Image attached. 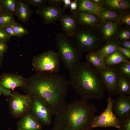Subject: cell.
<instances>
[{"label": "cell", "mask_w": 130, "mask_h": 130, "mask_svg": "<svg viewBox=\"0 0 130 130\" xmlns=\"http://www.w3.org/2000/svg\"><path fill=\"white\" fill-rule=\"evenodd\" d=\"M105 3L110 8L117 10H125L129 8V2L124 0H106Z\"/></svg>", "instance_id": "obj_26"}, {"label": "cell", "mask_w": 130, "mask_h": 130, "mask_svg": "<svg viewBox=\"0 0 130 130\" xmlns=\"http://www.w3.org/2000/svg\"><path fill=\"white\" fill-rule=\"evenodd\" d=\"M18 0H0V6L3 12L15 15Z\"/></svg>", "instance_id": "obj_23"}, {"label": "cell", "mask_w": 130, "mask_h": 130, "mask_svg": "<svg viewBox=\"0 0 130 130\" xmlns=\"http://www.w3.org/2000/svg\"><path fill=\"white\" fill-rule=\"evenodd\" d=\"M121 16L115 12L101 7L99 17L102 20L107 22L117 20Z\"/></svg>", "instance_id": "obj_25"}, {"label": "cell", "mask_w": 130, "mask_h": 130, "mask_svg": "<svg viewBox=\"0 0 130 130\" xmlns=\"http://www.w3.org/2000/svg\"><path fill=\"white\" fill-rule=\"evenodd\" d=\"M59 20L64 33L69 37L72 35L77 28V23L74 15L64 14Z\"/></svg>", "instance_id": "obj_15"}, {"label": "cell", "mask_w": 130, "mask_h": 130, "mask_svg": "<svg viewBox=\"0 0 130 130\" xmlns=\"http://www.w3.org/2000/svg\"><path fill=\"white\" fill-rule=\"evenodd\" d=\"M10 26L13 29L17 37H20L28 33L27 29L15 21Z\"/></svg>", "instance_id": "obj_28"}, {"label": "cell", "mask_w": 130, "mask_h": 130, "mask_svg": "<svg viewBox=\"0 0 130 130\" xmlns=\"http://www.w3.org/2000/svg\"><path fill=\"white\" fill-rule=\"evenodd\" d=\"M30 113L43 126L51 124L53 112L49 105L39 98L32 97Z\"/></svg>", "instance_id": "obj_9"}, {"label": "cell", "mask_w": 130, "mask_h": 130, "mask_svg": "<svg viewBox=\"0 0 130 130\" xmlns=\"http://www.w3.org/2000/svg\"><path fill=\"white\" fill-rule=\"evenodd\" d=\"M73 14L75 18L77 23L86 25L93 26L96 24L98 21L96 15L88 13L78 12Z\"/></svg>", "instance_id": "obj_17"}, {"label": "cell", "mask_w": 130, "mask_h": 130, "mask_svg": "<svg viewBox=\"0 0 130 130\" xmlns=\"http://www.w3.org/2000/svg\"><path fill=\"white\" fill-rule=\"evenodd\" d=\"M112 108L114 114L119 119L130 116V95H119L114 99Z\"/></svg>", "instance_id": "obj_12"}, {"label": "cell", "mask_w": 130, "mask_h": 130, "mask_svg": "<svg viewBox=\"0 0 130 130\" xmlns=\"http://www.w3.org/2000/svg\"><path fill=\"white\" fill-rule=\"evenodd\" d=\"M48 4H51L60 6L63 3L62 0H46Z\"/></svg>", "instance_id": "obj_41"}, {"label": "cell", "mask_w": 130, "mask_h": 130, "mask_svg": "<svg viewBox=\"0 0 130 130\" xmlns=\"http://www.w3.org/2000/svg\"><path fill=\"white\" fill-rule=\"evenodd\" d=\"M65 10L60 6L48 4L40 8L38 12L43 18L45 23L52 24L59 20Z\"/></svg>", "instance_id": "obj_11"}, {"label": "cell", "mask_w": 130, "mask_h": 130, "mask_svg": "<svg viewBox=\"0 0 130 130\" xmlns=\"http://www.w3.org/2000/svg\"><path fill=\"white\" fill-rule=\"evenodd\" d=\"M77 11L74 13L78 12H84L94 14L99 17L101 7L92 1L89 0H77Z\"/></svg>", "instance_id": "obj_16"}, {"label": "cell", "mask_w": 130, "mask_h": 130, "mask_svg": "<svg viewBox=\"0 0 130 130\" xmlns=\"http://www.w3.org/2000/svg\"><path fill=\"white\" fill-rule=\"evenodd\" d=\"M7 35L10 37L12 36H17L12 28L10 26H8L3 27Z\"/></svg>", "instance_id": "obj_36"}, {"label": "cell", "mask_w": 130, "mask_h": 130, "mask_svg": "<svg viewBox=\"0 0 130 130\" xmlns=\"http://www.w3.org/2000/svg\"><path fill=\"white\" fill-rule=\"evenodd\" d=\"M13 16L3 12L0 15V27H3L13 24L15 21Z\"/></svg>", "instance_id": "obj_27"}, {"label": "cell", "mask_w": 130, "mask_h": 130, "mask_svg": "<svg viewBox=\"0 0 130 130\" xmlns=\"http://www.w3.org/2000/svg\"><path fill=\"white\" fill-rule=\"evenodd\" d=\"M96 111L94 104L81 99L66 103L54 115L52 130H92Z\"/></svg>", "instance_id": "obj_2"}, {"label": "cell", "mask_w": 130, "mask_h": 130, "mask_svg": "<svg viewBox=\"0 0 130 130\" xmlns=\"http://www.w3.org/2000/svg\"><path fill=\"white\" fill-rule=\"evenodd\" d=\"M60 59L57 52L49 50L34 56L32 65L36 72L57 73L60 69Z\"/></svg>", "instance_id": "obj_5"}, {"label": "cell", "mask_w": 130, "mask_h": 130, "mask_svg": "<svg viewBox=\"0 0 130 130\" xmlns=\"http://www.w3.org/2000/svg\"><path fill=\"white\" fill-rule=\"evenodd\" d=\"M77 0L72 1L69 7L70 11L73 14V12L77 10Z\"/></svg>", "instance_id": "obj_38"}, {"label": "cell", "mask_w": 130, "mask_h": 130, "mask_svg": "<svg viewBox=\"0 0 130 130\" xmlns=\"http://www.w3.org/2000/svg\"><path fill=\"white\" fill-rule=\"evenodd\" d=\"M65 77L57 73L36 72L26 78L22 87L25 94L36 97L48 104L55 115L66 103L69 85Z\"/></svg>", "instance_id": "obj_1"}, {"label": "cell", "mask_w": 130, "mask_h": 130, "mask_svg": "<svg viewBox=\"0 0 130 130\" xmlns=\"http://www.w3.org/2000/svg\"><path fill=\"white\" fill-rule=\"evenodd\" d=\"M8 48L7 41L0 40V56H4Z\"/></svg>", "instance_id": "obj_32"}, {"label": "cell", "mask_w": 130, "mask_h": 130, "mask_svg": "<svg viewBox=\"0 0 130 130\" xmlns=\"http://www.w3.org/2000/svg\"><path fill=\"white\" fill-rule=\"evenodd\" d=\"M63 2L64 3L63 6V8L65 9L69 7L72 1L71 0H62Z\"/></svg>", "instance_id": "obj_42"}, {"label": "cell", "mask_w": 130, "mask_h": 130, "mask_svg": "<svg viewBox=\"0 0 130 130\" xmlns=\"http://www.w3.org/2000/svg\"><path fill=\"white\" fill-rule=\"evenodd\" d=\"M42 126L29 112L21 117L17 124V130H42Z\"/></svg>", "instance_id": "obj_14"}, {"label": "cell", "mask_w": 130, "mask_h": 130, "mask_svg": "<svg viewBox=\"0 0 130 130\" xmlns=\"http://www.w3.org/2000/svg\"><path fill=\"white\" fill-rule=\"evenodd\" d=\"M119 46V41L114 40L110 41L95 52L104 59L106 57L117 50Z\"/></svg>", "instance_id": "obj_21"}, {"label": "cell", "mask_w": 130, "mask_h": 130, "mask_svg": "<svg viewBox=\"0 0 130 130\" xmlns=\"http://www.w3.org/2000/svg\"><path fill=\"white\" fill-rule=\"evenodd\" d=\"M122 21L124 23L129 26L130 25V14L121 17Z\"/></svg>", "instance_id": "obj_39"}, {"label": "cell", "mask_w": 130, "mask_h": 130, "mask_svg": "<svg viewBox=\"0 0 130 130\" xmlns=\"http://www.w3.org/2000/svg\"><path fill=\"white\" fill-rule=\"evenodd\" d=\"M114 99L109 96L107 100L106 108L100 114L95 116L92 124L93 129L97 127H113L118 129L120 128V120L114 114L112 110Z\"/></svg>", "instance_id": "obj_8"}, {"label": "cell", "mask_w": 130, "mask_h": 130, "mask_svg": "<svg viewBox=\"0 0 130 130\" xmlns=\"http://www.w3.org/2000/svg\"><path fill=\"white\" fill-rule=\"evenodd\" d=\"M118 130H130V116L120 119Z\"/></svg>", "instance_id": "obj_30"}, {"label": "cell", "mask_w": 130, "mask_h": 130, "mask_svg": "<svg viewBox=\"0 0 130 130\" xmlns=\"http://www.w3.org/2000/svg\"><path fill=\"white\" fill-rule=\"evenodd\" d=\"M104 60L106 66L116 65L123 62H130L128 59L117 50L105 57Z\"/></svg>", "instance_id": "obj_19"}, {"label": "cell", "mask_w": 130, "mask_h": 130, "mask_svg": "<svg viewBox=\"0 0 130 130\" xmlns=\"http://www.w3.org/2000/svg\"><path fill=\"white\" fill-rule=\"evenodd\" d=\"M118 68L121 75L130 79V62H123L117 65Z\"/></svg>", "instance_id": "obj_29"}, {"label": "cell", "mask_w": 130, "mask_h": 130, "mask_svg": "<svg viewBox=\"0 0 130 130\" xmlns=\"http://www.w3.org/2000/svg\"><path fill=\"white\" fill-rule=\"evenodd\" d=\"M81 52H89L95 47L99 39L92 31L85 29L76 28L73 34L69 37Z\"/></svg>", "instance_id": "obj_7"}, {"label": "cell", "mask_w": 130, "mask_h": 130, "mask_svg": "<svg viewBox=\"0 0 130 130\" xmlns=\"http://www.w3.org/2000/svg\"><path fill=\"white\" fill-rule=\"evenodd\" d=\"M118 28L117 23L113 22H105L103 25L101 32L106 40H108L115 33Z\"/></svg>", "instance_id": "obj_22"}, {"label": "cell", "mask_w": 130, "mask_h": 130, "mask_svg": "<svg viewBox=\"0 0 130 130\" xmlns=\"http://www.w3.org/2000/svg\"><path fill=\"white\" fill-rule=\"evenodd\" d=\"M11 91L6 90L0 85V95L3 94L5 96H9L11 94Z\"/></svg>", "instance_id": "obj_40"}, {"label": "cell", "mask_w": 130, "mask_h": 130, "mask_svg": "<svg viewBox=\"0 0 130 130\" xmlns=\"http://www.w3.org/2000/svg\"><path fill=\"white\" fill-rule=\"evenodd\" d=\"M119 46L122 47L130 50V41L128 40H122L119 41Z\"/></svg>", "instance_id": "obj_37"}, {"label": "cell", "mask_w": 130, "mask_h": 130, "mask_svg": "<svg viewBox=\"0 0 130 130\" xmlns=\"http://www.w3.org/2000/svg\"><path fill=\"white\" fill-rule=\"evenodd\" d=\"M31 13V9L26 2L25 0H18L15 14L18 18L25 23L29 19Z\"/></svg>", "instance_id": "obj_18"}, {"label": "cell", "mask_w": 130, "mask_h": 130, "mask_svg": "<svg viewBox=\"0 0 130 130\" xmlns=\"http://www.w3.org/2000/svg\"><path fill=\"white\" fill-rule=\"evenodd\" d=\"M69 72V85L81 99L88 101L103 97L105 90L99 72L91 64L80 61Z\"/></svg>", "instance_id": "obj_3"}, {"label": "cell", "mask_w": 130, "mask_h": 130, "mask_svg": "<svg viewBox=\"0 0 130 130\" xmlns=\"http://www.w3.org/2000/svg\"><path fill=\"white\" fill-rule=\"evenodd\" d=\"M26 81V78L20 75L5 73L0 76V85L8 90L22 87L25 85Z\"/></svg>", "instance_id": "obj_13"}, {"label": "cell", "mask_w": 130, "mask_h": 130, "mask_svg": "<svg viewBox=\"0 0 130 130\" xmlns=\"http://www.w3.org/2000/svg\"><path fill=\"white\" fill-rule=\"evenodd\" d=\"M4 56H0V68L1 67L3 59Z\"/></svg>", "instance_id": "obj_44"}, {"label": "cell", "mask_w": 130, "mask_h": 130, "mask_svg": "<svg viewBox=\"0 0 130 130\" xmlns=\"http://www.w3.org/2000/svg\"><path fill=\"white\" fill-rule=\"evenodd\" d=\"M104 70L99 72L105 89L110 95L117 94L118 84L121 75L117 65L106 66Z\"/></svg>", "instance_id": "obj_10"}, {"label": "cell", "mask_w": 130, "mask_h": 130, "mask_svg": "<svg viewBox=\"0 0 130 130\" xmlns=\"http://www.w3.org/2000/svg\"><path fill=\"white\" fill-rule=\"evenodd\" d=\"M28 4L41 8L46 5V0H25Z\"/></svg>", "instance_id": "obj_31"}, {"label": "cell", "mask_w": 130, "mask_h": 130, "mask_svg": "<svg viewBox=\"0 0 130 130\" xmlns=\"http://www.w3.org/2000/svg\"><path fill=\"white\" fill-rule=\"evenodd\" d=\"M92 1L96 4L99 6H100V5L102 4V2L103 1L102 0H92Z\"/></svg>", "instance_id": "obj_43"}, {"label": "cell", "mask_w": 130, "mask_h": 130, "mask_svg": "<svg viewBox=\"0 0 130 130\" xmlns=\"http://www.w3.org/2000/svg\"><path fill=\"white\" fill-rule=\"evenodd\" d=\"M117 50L120 51L128 59H130V50L124 48L119 46Z\"/></svg>", "instance_id": "obj_35"}, {"label": "cell", "mask_w": 130, "mask_h": 130, "mask_svg": "<svg viewBox=\"0 0 130 130\" xmlns=\"http://www.w3.org/2000/svg\"><path fill=\"white\" fill-rule=\"evenodd\" d=\"M3 11L1 8L0 6V15L1 14L3 13Z\"/></svg>", "instance_id": "obj_45"}, {"label": "cell", "mask_w": 130, "mask_h": 130, "mask_svg": "<svg viewBox=\"0 0 130 130\" xmlns=\"http://www.w3.org/2000/svg\"><path fill=\"white\" fill-rule=\"evenodd\" d=\"M32 97L13 91L9 96V107L11 114L14 117L20 118L30 112Z\"/></svg>", "instance_id": "obj_6"}, {"label": "cell", "mask_w": 130, "mask_h": 130, "mask_svg": "<svg viewBox=\"0 0 130 130\" xmlns=\"http://www.w3.org/2000/svg\"></svg>", "instance_id": "obj_46"}, {"label": "cell", "mask_w": 130, "mask_h": 130, "mask_svg": "<svg viewBox=\"0 0 130 130\" xmlns=\"http://www.w3.org/2000/svg\"><path fill=\"white\" fill-rule=\"evenodd\" d=\"M11 37L6 33L3 27H0V40L9 41Z\"/></svg>", "instance_id": "obj_33"}, {"label": "cell", "mask_w": 130, "mask_h": 130, "mask_svg": "<svg viewBox=\"0 0 130 130\" xmlns=\"http://www.w3.org/2000/svg\"><path fill=\"white\" fill-rule=\"evenodd\" d=\"M55 42L60 60L65 69L70 72L80 61L81 52L70 38L64 33L57 34Z\"/></svg>", "instance_id": "obj_4"}, {"label": "cell", "mask_w": 130, "mask_h": 130, "mask_svg": "<svg viewBox=\"0 0 130 130\" xmlns=\"http://www.w3.org/2000/svg\"><path fill=\"white\" fill-rule=\"evenodd\" d=\"M130 37V32L127 30H124L121 32L119 34V38L122 40H128Z\"/></svg>", "instance_id": "obj_34"}, {"label": "cell", "mask_w": 130, "mask_h": 130, "mask_svg": "<svg viewBox=\"0 0 130 130\" xmlns=\"http://www.w3.org/2000/svg\"><path fill=\"white\" fill-rule=\"evenodd\" d=\"M87 62L91 64L99 72L105 70L106 68L104 59L95 52H90L86 57Z\"/></svg>", "instance_id": "obj_20"}, {"label": "cell", "mask_w": 130, "mask_h": 130, "mask_svg": "<svg viewBox=\"0 0 130 130\" xmlns=\"http://www.w3.org/2000/svg\"><path fill=\"white\" fill-rule=\"evenodd\" d=\"M118 95H130V79L124 76H120L118 84Z\"/></svg>", "instance_id": "obj_24"}]
</instances>
